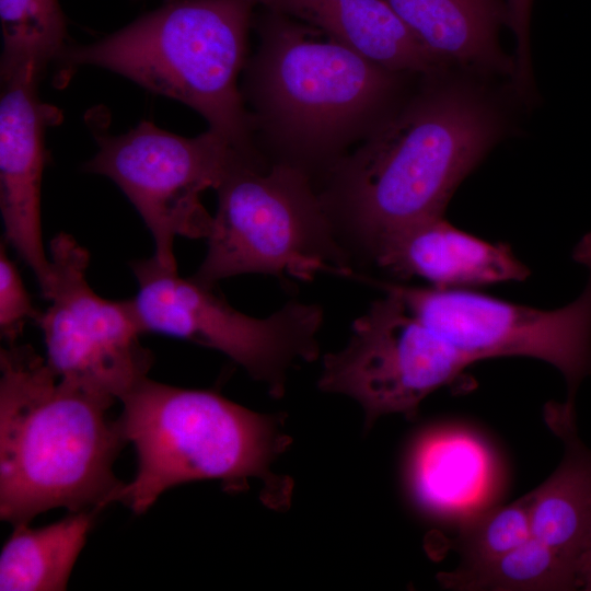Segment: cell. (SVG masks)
I'll return each mask as SVG.
<instances>
[{
  "label": "cell",
  "instance_id": "obj_1",
  "mask_svg": "<svg viewBox=\"0 0 591 591\" xmlns=\"http://www.w3.org/2000/svg\"><path fill=\"white\" fill-rule=\"evenodd\" d=\"M0 517L101 510L121 501L114 463L127 442L115 399L65 382L31 345L0 350Z\"/></svg>",
  "mask_w": 591,
  "mask_h": 591
},
{
  "label": "cell",
  "instance_id": "obj_2",
  "mask_svg": "<svg viewBox=\"0 0 591 591\" xmlns=\"http://www.w3.org/2000/svg\"><path fill=\"white\" fill-rule=\"evenodd\" d=\"M494 108L463 85H432L397 107L327 171L320 193L371 251L387 235L443 211L499 136Z\"/></svg>",
  "mask_w": 591,
  "mask_h": 591
},
{
  "label": "cell",
  "instance_id": "obj_3",
  "mask_svg": "<svg viewBox=\"0 0 591 591\" xmlns=\"http://www.w3.org/2000/svg\"><path fill=\"white\" fill-rule=\"evenodd\" d=\"M245 65L255 140L277 162L328 170L396 107L404 78L318 30L263 9Z\"/></svg>",
  "mask_w": 591,
  "mask_h": 591
},
{
  "label": "cell",
  "instance_id": "obj_4",
  "mask_svg": "<svg viewBox=\"0 0 591 591\" xmlns=\"http://www.w3.org/2000/svg\"><path fill=\"white\" fill-rule=\"evenodd\" d=\"M256 7L255 0H169L100 40L69 45L58 66L107 69L179 101L235 149L262 157L237 88Z\"/></svg>",
  "mask_w": 591,
  "mask_h": 591
},
{
  "label": "cell",
  "instance_id": "obj_5",
  "mask_svg": "<svg viewBox=\"0 0 591 591\" xmlns=\"http://www.w3.org/2000/svg\"><path fill=\"white\" fill-rule=\"evenodd\" d=\"M120 402L121 431L137 455L121 501L137 514L184 483L221 479L234 487L250 477L266 480L281 448L275 420L211 391L147 376Z\"/></svg>",
  "mask_w": 591,
  "mask_h": 591
},
{
  "label": "cell",
  "instance_id": "obj_6",
  "mask_svg": "<svg viewBox=\"0 0 591 591\" xmlns=\"http://www.w3.org/2000/svg\"><path fill=\"white\" fill-rule=\"evenodd\" d=\"M206 256L193 276L204 285L241 274L311 280L352 276L332 219L310 174L283 162L241 158L219 186Z\"/></svg>",
  "mask_w": 591,
  "mask_h": 591
},
{
  "label": "cell",
  "instance_id": "obj_7",
  "mask_svg": "<svg viewBox=\"0 0 591 591\" xmlns=\"http://www.w3.org/2000/svg\"><path fill=\"white\" fill-rule=\"evenodd\" d=\"M139 290L132 299L144 333H160L219 350L280 396L296 360L318 355L320 305L296 300L256 318L231 306L215 287L161 266L153 257L130 263Z\"/></svg>",
  "mask_w": 591,
  "mask_h": 591
},
{
  "label": "cell",
  "instance_id": "obj_8",
  "mask_svg": "<svg viewBox=\"0 0 591 591\" xmlns=\"http://www.w3.org/2000/svg\"><path fill=\"white\" fill-rule=\"evenodd\" d=\"M99 150L84 169L111 178L134 205L149 229L153 258L177 270L176 236L208 237L213 217L201 194L216 189L230 167L250 157L208 129L183 137L142 120L123 135L94 131Z\"/></svg>",
  "mask_w": 591,
  "mask_h": 591
},
{
  "label": "cell",
  "instance_id": "obj_9",
  "mask_svg": "<svg viewBox=\"0 0 591 591\" xmlns=\"http://www.w3.org/2000/svg\"><path fill=\"white\" fill-rule=\"evenodd\" d=\"M589 269L583 292L556 310H540L484 294L474 289L424 288L378 282L396 293L426 325L473 362L523 356L543 360L565 376L575 401L591 373V233L573 250Z\"/></svg>",
  "mask_w": 591,
  "mask_h": 591
},
{
  "label": "cell",
  "instance_id": "obj_10",
  "mask_svg": "<svg viewBox=\"0 0 591 591\" xmlns=\"http://www.w3.org/2000/svg\"><path fill=\"white\" fill-rule=\"evenodd\" d=\"M50 280L43 297L50 302L37 323L46 361L60 380L92 393L121 399L147 378L152 355L132 299L100 297L86 280L88 251L70 234L49 244Z\"/></svg>",
  "mask_w": 591,
  "mask_h": 591
},
{
  "label": "cell",
  "instance_id": "obj_11",
  "mask_svg": "<svg viewBox=\"0 0 591 591\" xmlns=\"http://www.w3.org/2000/svg\"><path fill=\"white\" fill-rule=\"evenodd\" d=\"M383 290L354 322L348 345L325 356L318 381L321 390L360 403L368 424L386 414L414 418L426 396L474 363Z\"/></svg>",
  "mask_w": 591,
  "mask_h": 591
},
{
  "label": "cell",
  "instance_id": "obj_12",
  "mask_svg": "<svg viewBox=\"0 0 591 591\" xmlns=\"http://www.w3.org/2000/svg\"><path fill=\"white\" fill-rule=\"evenodd\" d=\"M38 82L2 81L0 100V210L5 241L34 273L42 293L50 280L40 222V186L47 161L44 137L60 112L44 103Z\"/></svg>",
  "mask_w": 591,
  "mask_h": 591
},
{
  "label": "cell",
  "instance_id": "obj_13",
  "mask_svg": "<svg viewBox=\"0 0 591 591\" xmlns=\"http://www.w3.org/2000/svg\"><path fill=\"white\" fill-rule=\"evenodd\" d=\"M379 267L402 278L419 277L439 289H474L529 277V268L505 243L462 231L443 216L412 223L375 244Z\"/></svg>",
  "mask_w": 591,
  "mask_h": 591
},
{
  "label": "cell",
  "instance_id": "obj_14",
  "mask_svg": "<svg viewBox=\"0 0 591 591\" xmlns=\"http://www.w3.org/2000/svg\"><path fill=\"white\" fill-rule=\"evenodd\" d=\"M406 473L420 508L461 521L489 508L500 482L497 456L487 441L454 425L421 433L409 451Z\"/></svg>",
  "mask_w": 591,
  "mask_h": 591
},
{
  "label": "cell",
  "instance_id": "obj_15",
  "mask_svg": "<svg viewBox=\"0 0 591 591\" xmlns=\"http://www.w3.org/2000/svg\"><path fill=\"white\" fill-rule=\"evenodd\" d=\"M544 418L564 443L556 471L529 493L532 534L579 572L591 533V449L581 441L575 401L548 402Z\"/></svg>",
  "mask_w": 591,
  "mask_h": 591
},
{
  "label": "cell",
  "instance_id": "obj_16",
  "mask_svg": "<svg viewBox=\"0 0 591 591\" xmlns=\"http://www.w3.org/2000/svg\"><path fill=\"white\" fill-rule=\"evenodd\" d=\"M310 25L389 70L436 77L444 66L384 0H255Z\"/></svg>",
  "mask_w": 591,
  "mask_h": 591
},
{
  "label": "cell",
  "instance_id": "obj_17",
  "mask_svg": "<svg viewBox=\"0 0 591 591\" xmlns=\"http://www.w3.org/2000/svg\"><path fill=\"white\" fill-rule=\"evenodd\" d=\"M414 37L443 65L511 71L498 44L505 0H384Z\"/></svg>",
  "mask_w": 591,
  "mask_h": 591
},
{
  "label": "cell",
  "instance_id": "obj_18",
  "mask_svg": "<svg viewBox=\"0 0 591 591\" xmlns=\"http://www.w3.org/2000/svg\"><path fill=\"white\" fill-rule=\"evenodd\" d=\"M97 512L73 511L37 529L14 526L0 554V590H66Z\"/></svg>",
  "mask_w": 591,
  "mask_h": 591
},
{
  "label": "cell",
  "instance_id": "obj_19",
  "mask_svg": "<svg viewBox=\"0 0 591 591\" xmlns=\"http://www.w3.org/2000/svg\"><path fill=\"white\" fill-rule=\"evenodd\" d=\"M1 81L42 79L68 45L67 18L58 0H0Z\"/></svg>",
  "mask_w": 591,
  "mask_h": 591
},
{
  "label": "cell",
  "instance_id": "obj_20",
  "mask_svg": "<svg viewBox=\"0 0 591 591\" xmlns=\"http://www.w3.org/2000/svg\"><path fill=\"white\" fill-rule=\"evenodd\" d=\"M445 587L463 590H576L573 568L534 536L484 565L442 575Z\"/></svg>",
  "mask_w": 591,
  "mask_h": 591
},
{
  "label": "cell",
  "instance_id": "obj_21",
  "mask_svg": "<svg viewBox=\"0 0 591 591\" xmlns=\"http://www.w3.org/2000/svg\"><path fill=\"white\" fill-rule=\"evenodd\" d=\"M532 536L529 494L512 503L487 508L463 521L460 549L464 561L459 568L489 563Z\"/></svg>",
  "mask_w": 591,
  "mask_h": 591
},
{
  "label": "cell",
  "instance_id": "obj_22",
  "mask_svg": "<svg viewBox=\"0 0 591 591\" xmlns=\"http://www.w3.org/2000/svg\"><path fill=\"white\" fill-rule=\"evenodd\" d=\"M38 313L31 301L16 265L0 244V334L7 344H14L28 320L37 322Z\"/></svg>",
  "mask_w": 591,
  "mask_h": 591
},
{
  "label": "cell",
  "instance_id": "obj_23",
  "mask_svg": "<svg viewBox=\"0 0 591 591\" xmlns=\"http://www.w3.org/2000/svg\"><path fill=\"white\" fill-rule=\"evenodd\" d=\"M532 0H505L507 23L517 39L514 69L515 85L525 92L531 84V65L529 55V16Z\"/></svg>",
  "mask_w": 591,
  "mask_h": 591
},
{
  "label": "cell",
  "instance_id": "obj_24",
  "mask_svg": "<svg viewBox=\"0 0 591 591\" xmlns=\"http://www.w3.org/2000/svg\"><path fill=\"white\" fill-rule=\"evenodd\" d=\"M579 586V589L591 591V533L589 546L580 567Z\"/></svg>",
  "mask_w": 591,
  "mask_h": 591
},
{
  "label": "cell",
  "instance_id": "obj_25",
  "mask_svg": "<svg viewBox=\"0 0 591 591\" xmlns=\"http://www.w3.org/2000/svg\"><path fill=\"white\" fill-rule=\"evenodd\" d=\"M165 1H169V0H165Z\"/></svg>",
  "mask_w": 591,
  "mask_h": 591
}]
</instances>
